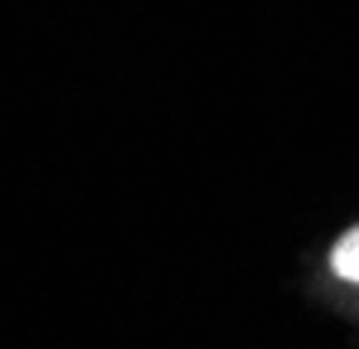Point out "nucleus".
I'll use <instances>...</instances> for the list:
<instances>
[{"instance_id":"obj_1","label":"nucleus","mask_w":359,"mask_h":349,"mask_svg":"<svg viewBox=\"0 0 359 349\" xmlns=\"http://www.w3.org/2000/svg\"><path fill=\"white\" fill-rule=\"evenodd\" d=\"M330 272H335L340 282L359 287V228H350L340 242H335V252H330Z\"/></svg>"}]
</instances>
